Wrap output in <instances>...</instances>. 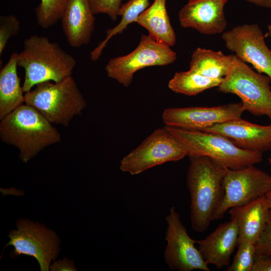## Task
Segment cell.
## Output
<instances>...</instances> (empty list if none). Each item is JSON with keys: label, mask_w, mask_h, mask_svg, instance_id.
I'll return each mask as SVG.
<instances>
[{"label": "cell", "mask_w": 271, "mask_h": 271, "mask_svg": "<svg viewBox=\"0 0 271 271\" xmlns=\"http://www.w3.org/2000/svg\"><path fill=\"white\" fill-rule=\"evenodd\" d=\"M186 184L190 195V221L197 232L206 231L225 195L227 168L205 156H189Z\"/></svg>", "instance_id": "obj_1"}, {"label": "cell", "mask_w": 271, "mask_h": 271, "mask_svg": "<svg viewBox=\"0 0 271 271\" xmlns=\"http://www.w3.org/2000/svg\"><path fill=\"white\" fill-rule=\"evenodd\" d=\"M0 137L20 151L25 163L45 148L61 141L59 131L33 106L23 104L1 120Z\"/></svg>", "instance_id": "obj_2"}, {"label": "cell", "mask_w": 271, "mask_h": 271, "mask_svg": "<svg viewBox=\"0 0 271 271\" xmlns=\"http://www.w3.org/2000/svg\"><path fill=\"white\" fill-rule=\"evenodd\" d=\"M76 64L75 58L57 43L45 36H31L18 54V65L25 70L23 92L43 82L62 81L71 76Z\"/></svg>", "instance_id": "obj_3"}, {"label": "cell", "mask_w": 271, "mask_h": 271, "mask_svg": "<svg viewBox=\"0 0 271 271\" xmlns=\"http://www.w3.org/2000/svg\"><path fill=\"white\" fill-rule=\"evenodd\" d=\"M168 131L182 146L189 156L208 157L230 170H239L261 162V152L236 146L220 134L166 126Z\"/></svg>", "instance_id": "obj_4"}, {"label": "cell", "mask_w": 271, "mask_h": 271, "mask_svg": "<svg viewBox=\"0 0 271 271\" xmlns=\"http://www.w3.org/2000/svg\"><path fill=\"white\" fill-rule=\"evenodd\" d=\"M25 103L36 108L52 123L65 127L87 106L72 76L59 82L47 81L37 84L25 93Z\"/></svg>", "instance_id": "obj_5"}, {"label": "cell", "mask_w": 271, "mask_h": 271, "mask_svg": "<svg viewBox=\"0 0 271 271\" xmlns=\"http://www.w3.org/2000/svg\"><path fill=\"white\" fill-rule=\"evenodd\" d=\"M271 79L253 70L233 54L230 69L218 90L232 93L241 99L245 111L254 115H266L271 120Z\"/></svg>", "instance_id": "obj_6"}, {"label": "cell", "mask_w": 271, "mask_h": 271, "mask_svg": "<svg viewBox=\"0 0 271 271\" xmlns=\"http://www.w3.org/2000/svg\"><path fill=\"white\" fill-rule=\"evenodd\" d=\"M17 229H12L6 246L12 245L10 254L16 258L21 254L34 257L41 271L50 270L51 261H55L60 252V240L56 233L42 223L27 218H19Z\"/></svg>", "instance_id": "obj_7"}, {"label": "cell", "mask_w": 271, "mask_h": 271, "mask_svg": "<svg viewBox=\"0 0 271 271\" xmlns=\"http://www.w3.org/2000/svg\"><path fill=\"white\" fill-rule=\"evenodd\" d=\"M186 156L184 148L166 128H159L121 159L119 169L136 175L155 166L179 161Z\"/></svg>", "instance_id": "obj_8"}, {"label": "cell", "mask_w": 271, "mask_h": 271, "mask_svg": "<svg viewBox=\"0 0 271 271\" xmlns=\"http://www.w3.org/2000/svg\"><path fill=\"white\" fill-rule=\"evenodd\" d=\"M176 59L177 54L170 46L143 34L138 46L133 51L126 55L110 59L105 70L109 78L128 87L137 71L147 67L167 65Z\"/></svg>", "instance_id": "obj_9"}, {"label": "cell", "mask_w": 271, "mask_h": 271, "mask_svg": "<svg viewBox=\"0 0 271 271\" xmlns=\"http://www.w3.org/2000/svg\"><path fill=\"white\" fill-rule=\"evenodd\" d=\"M224 184V199L214 220L222 218L232 207L245 205L265 196L271 189V176L254 165L236 170L227 169Z\"/></svg>", "instance_id": "obj_10"}, {"label": "cell", "mask_w": 271, "mask_h": 271, "mask_svg": "<svg viewBox=\"0 0 271 271\" xmlns=\"http://www.w3.org/2000/svg\"><path fill=\"white\" fill-rule=\"evenodd\" d=\"M166 220L167 227L165 239L167 244L164 257L168 266L179 271H210L208 264L195 246L196 240L188 234L175 207L170 208Z\"/></svg>", "instance_id": "obj_11"}, {"label": "cell", "mask_w": 271, "mask_h": 271, "mask_svg": "<svg viewBox=\"0 0 271 271\" xmlns=\"http://www.w3.org/2000/svg\"><path fill=\"white\" fill-rule=\"evenodd\" d=\"M222 38L226 47L236 57L271 79V50L266 45L263 32L257 24L234 27L224 32Z\"/></svg>", "instance_id": "obj_12"}, {"label": "cell", "mask_w": 271, "mask_h": 271, "mask_svg": "<svg viewBox=\"0 0 271 271\" xmlns=\"http://www.w3.org/2000/svg\"><path fill=\"white\" fill-rule=\"evenodd\" d=\"M244 111L241 102L213 107H170L163 111L162 119L166 126L202 130L240 118Z\"/></svg>", "instance_id": "obj_13"}, {"label": "cell", "mask_w": 271, "mask_h": 271, "mask_svg": "<svg viewBox=\"0 0 271 271\" xmlns=\"http://www.w3.org/2000/svg\"><path fill=\"white\" fill-rule=\"evenodd\" d=\"M227 0H188L178 14L181 26L205 35L224 32L226 26L224 8Z\"/></svg>", "instance_id": "obj_14"}, {"label": "cell", "mask_w": 271, "mask_h": 271, "mask_svg": "<svg viewBox=\"0 0 271 271\" xmlns=\"http://www.w3.org/2000/svg\"><path fill=\"white\" fill-rule=\"evenodd\" d=\"M202 130L220 134L244 150L261 153L271 150V124L260 125L240 117L214 124Z\"/></svg>", "instance_id": "obj_15"}, {"label": "cell", "mask_w": 271, "mask_h": 271, "mask_svg": "<svg viewBox=\"0 0 271 271\" xmlns=\"http://www.w3.org/2000/svg\"><path fill=\"white\" fill-rule=\"evenodd\" d=\"M238 231L235 219L220 224L204 239L196 240L205 261L218 269L230 264V257L237 246Z\"/></svg>", "instance_id": "obj_16"}, {"label": "cell", "mask_w": 271, "mask_h": 271, "mask_svg": "<svg viewBox=\"0 0 271 271\" xmlns=\"http://www.w3.org/2000/svg\"><path fill=\"white\" fill-rule=\"evenodd\" d=\"M60 21L71 47L79 48L90 42L95 18L89 0H68Z\"/></svg>", "instance_id": "obj_17"}, {"label": "cell", "mask_w": 271, "mask_h": 271, "mask_svg": "<svg viewBox=\"0 0 271 271\" xmlns=\"http://www.w3.org/2000/svg\"><path fill=\"white\" fill-rule=\"evenodd\" d=\"M270 207L265 196L245 205L228 210L230 219L235 220L238 231V243H255L267 222Z\"/></svg>", "instance_id": "obj_18"}, {"label": "cell", "mask_w": 271, "mask_h": 271, "mask_svg": "<svg viewBox=\"0 0 271 271\" xmlns=\"http://www.w3.org/2000/svg\"><path fill=\"white\" fill-rule=\"evenodd\" d=\"M166 1L155 0L135 22L146 29L148 35L156 41L170 47L176 43V37L167 12Z\"/></svg>", "instance_id": "obj_19"}, {"label": "cell", "mask_w": 271, "mask_h": 271, "mask_svg": "<svg viewBox=\"0 0 271 271\" xmlns=\"http://www.w3.org/2000/svg\"><path fill=\"white\" fill-rule=\"evenodd\" d=\"M18 54L13 53L0 71V119L25 103L17 73Z\"/></svg>", "instance_id": "obj_20"}, {"label": "cell", "mask_w": 271, "mask_h": 271, "mask_svg": "<svg viewBox=\"0 0 271 271\" xmlns=\"http://www.w3.org/2000/svg\"><path fill=\"white\" fill-rule=\"evenodd\" d=\"M232 57L221 51L198 48L191 55L190 69L208 78L222 79L229 71Z\"/></svg>", "instance_id": "obj_21"}, {"label": "cell", "mask_w": 271, "mask_h": 271, "mask_svg": "<svg viewBox=\"0 0 271 271\" xmlns=\"http://www.w3.org/2000/svg\"><path fill=\"white\" fill-rule=\"evenodd\" d=\"M223 79L205 77L192 70L176 72L168 83L173 91L188 96H194L203 91L218 87Z\"/></svg>", "instance_id": "obj_22"}, {"label": "cell", "mask_w": 271, "mask_h": 271, "mask_svg": "<svg viewBox=\"0 0 271 271\" xmlns=\"http://www.w3.org/2000/svg\"><path fill=\"white\" fill-rule=\"evenodd\" d=\"M149 5V0H128L122 5L119 13V16H121L120 22L115 27L107 30L105 39L90 53V59L93 61L97 60L108 41L113 36L122 33L129 24L135 22Z\"/></svg>", "instance_id": "obj_23"}, {"label": "cell", "mask_w": 271, "mask_h": 271, "mask_svg": "<svg viewBox=\"0 0 271 271\" xmlns=\"http://www.w3.org/2000/svg\"><path fill=\"white\" fill-rule=\"evenodd\" d=\"M68 0H41L35 8L36 21L43 29L55 25L60 20Z\"/></svg>", "instance_id": "obj_24"}, {"label": "cell", "mask_w": 271, "mask_h": 271, "mask_svg": "<svg viewBox=\"0 0 271 271\" xmlns=\"http://www.w3.org/2000/svg\"><path fill=\"white\" fill-rule=\"evenodd\" d=\"M237 250L232 262L227 271H251L256 254L254 243L242 242L237 244Z\"/></svg>", "instance_id": "obj_25"}, {"label": "cell", "mask_w": 271, "mask_h": 271, "mask_svg": "<svg viewBox=\"0 0 271 271\" xmlns=\"http://www.w3.org/2000/svg\"><path fill=\"white\" fill-rule=\"evenodd\" d=\"M20 22L14 15L2 16L0 17V56L6 48L9 40L18 34Z\"/></svg>", "instance_id": "obj_26"}, {"label": "cell", "mask_w": 271, "mask_h": 271, "mask_svg": "<svg viewBox=\"0 0 271 271\" xmlns=\"http://www.w3.org/2000/svg\"><path fill=\"white\" fill-rule=\"evenodd\" d=\"M94 15L107 14L113 21L119 16L122 0H89Z\"/></svg>", "instance_id": "obj_27"}, {"label": "cell", "mask_w": 271, "mask_h": 271, "mask_svg": "<svg viewBox=\"0 0 271 271\" xmlns=\"http://www.w3.org/2000/svg\"><path fill=\"white\" fill-rule=\"evenodd\" d=\"M254 245L256 254L271 256V209L264 228Z\"/></svg>", "instance_id": "obj_28"}, {"label": "cell", "mask_w": 271, "mask_h": 271, "mask_svg": "<svg viewBox=\"0 0 271 271\" xmlns=\"http://www.w3.org/2000/svg\"><path fill=\"white\" fill-rule=\"evenodd\" d=\"M251 271H271V256L255 254Z\"/></svg>", "instance_id": "obj_29"}, {"label": "cell", "mask_w": 271, "mask_h": 271, "mask_svg": "<svg viewBox=\"0 0 271 271\" xmlns=\"http://www.w3.org/2000/svg\"><path fill=\"white\" fill-rule=\"evenodd\" d=\"M51 271H76L74 261L66 257L59 259L50 266Z\"/></svg>", "instance_id": "obj_30"}, {"label": "cell", "mask_w": 271, "mask_h": 271, "mask_svg": "<svg viewBox=\"0 0 271 271\" xmlns=\"http://www.w3.org/2000/svg\"><path fill=\"white\" fill-rule=\"evenodd\" d=\"M229 1V0H227ZM259 7L271 8V0H244Z\"/></svg>", "instance_id": "obj_31"}, {"label": "cell", "mask_w": 271, "mask_h": 271, "mask_svg": "<svg viewBox=\"0 0 271 271\" xmlns=\"http://www.w3.org/2000/svg\"><path fill=\"white\" fill-rule=\"evenodd\" d=\"M265 197L271 208V189L268 192L266 193V194L265 195Z\"/></svg>", "instance_id": "obj_32"}, {"label": "cell", "mask_w": 271, "mask_h": 271, "mask_svg": "<svg viewBox=\"0 0 271 271\" xmlns=\"http://www.w3.org/2000/svg\"><path fill=\"white\" fill-rule=\"evenodd\" d=\"M267 31H268V34L271 37V24H269L267 26Z\"/></svg>", "instance_id": "obj_33"}, {"label": "cell", "mask_w": 271, "mask_h": 271, "mask_svg": "<svg viewBox=\"0 0 271 271\" xmlns=\"http://www.w3.org/2000/svg\"><path fill=\"white\" fill-rule=\"evenodd\" d=\"M270 162L271 163V158H270Z\"/></svg>", "instance_id": "obj_34"}]
</instances>
